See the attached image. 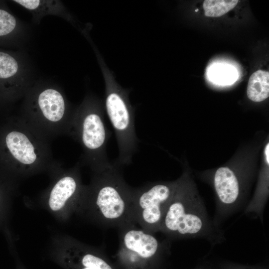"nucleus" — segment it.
<instances>
[{"instance_id": "4468645a", "label": "nucleus", "mask_w": 269, "mask_h": 269, "mask_svg": "<svg viewBox=\"0 0 269 269\" xmlns=\"http://www.w3.org/2000/svg\"><path fill=\"white\" fill-rule=\"evenodd\" d=\"M15 32L26 36V29L22 22L6 10L0 9V37Z\"/></svg>"}, {"instance_id": "1a4fd4ad", "label": "nucleus", "mask_w": 269, "mask_h": 269, "mask_svg": "<svg viewBox=\"0 0 269 269\" xmlns=\"http://www.w3.org/2000/svg\"><path fill=\"white\" fill-rule=\"evenodd\" d=\"M78 162L69 169H65L56 161L52 167L57 175L49 189L48 203L53 211H58L67 204L78 202L84 186L82 185Z\"/></svg>"}, {"instance_id": "f3484780", "label": "nucleus", "mask_w": 269, "mask_h": 269, "mask_svg": "<svg viewBox=\"0 0 269 269\" xmlns=\"http://www.w3.org/2000/svg\"><path fill=\"white\" fill-rule=\"evenodd\" d=\"M13 184L0 177V214L1 212L5 201L13 189Z\"/></svg>"}, {"instance_id": "2eb2a0df", "label": "nucleus", "mask_w": 269, "mask_h": 269, "mask_svg": "<svg viewBox=\"0 0 269 269\" xmlns=\"http://www.w3.org/2000/svg\"><path fill=\"white\" fill-rule=\"evenodd\" d=\"M238 0H205L203 7L206 16L219 17L234 8L237 4Z\"/></svg>"}, {"instance_id": "7ed1b4c3", "label": "nucleus", "mask_w": 269, "mask_h": 269, "mask_svg": "<svg viewBox=\"0 0 269 269\" xmlns=\"http://www.w3.org/2000/svg\"><path fill=\"white\" fill-rule=\"evenodd\" d=\"M159 232L170 239H205L212 246L225 240L223 230L210 218L202 200L184 177L166 209Z\"/></svg>"}, {"instance_id": "a211bd4d", "label": "nucleus", "mask_w": 269, "mask_h": 269, "mask_svg": "<svg viewBox=\"0 0 269 269\" xmlns=\"http://www.w3.org/2000/svg\"><path fill=\"white\" fill-rule=\"evenodd\" d=\"M226 269H264L262 268L255 266H248L239 265H230Z\"/></svg>"}, {"instance_id": "ddd939ff", "label": "nucleus", "mask_w": 269, "mask_h": 269, "mask_svg": "<svg viewBox=\"0 0 269 269\" xmlns=\"http://www.w3.org/2000/svg\"><path fill=\"white\" fill-rule=\"evenodd\" d=\"M247 96L255 102H260L269 96V73L259 70L250 77L247 89Z\"/></svg>"}, {"instance_id": "f8f14e48", "label": "nucleus", "mask_w": 269, "mask_h": 269, "mask_svg": "<svg viewBox=\"0 0 269 269\" xmlns=\"http://www.w3.org/2000/svg\"><path fill=\"white\" fill-rule=\"evenodd\" d=\"M14 2L28 10L34 23H39L45 16L53 15L69 19L62 2L53 0H14Z\"/></svg>"}, {"instance_id": "20e7f679", "label": "nucleus", "mask_w": 269, "mask_h": 269, "mask_svg": "<svg viewBox=\"0 0 269 269\" xmlns=\"http://www.w3.org/2000/svg\"><path fill=\"white\" fill-rule=\"evenodd\" d=\"M22 99L18 116L36 132L50 141L67 134L75 110L60 87L35 81Z\"/></svg>"}, {"instance_id": "dca6fc26", "label": "nucleus", "mask_w": 269, "mask_h": 269, "mask_svg": "<svg viewBox=\"0 0 269 269\" xmlns=\"http://www.w3.org/2000/svg\"><path fill=\"white\" fill-rule=\"evenodd\" d=\"M235 69L226 65H214L210 70L209 77L216 83L226 85L230 84L237 79Z\"/></svg>"}, {"instance_id": "9d476101", "label": "nucleus", "mask_w": 269, "mask_h": 269, "mask_svg": "<svg viewBox=\"0 0 269 269\" xmlns=\"http://www.w3.org/2000/svg\"><path fill=\"white\" fill-rule=\"evenodd\" d=\"M60 262L66 269H114L99 252L77 242L65 251Z\"/></svg>"}, {"instance_id": "f03ea898", "label": "nucleus", "mask_w": 269, "mask_h": 269, "mask_svg": "<svg viewBox=\"0 0 269 269\" xmlns=\"http://www.w3.org/2000/svg\"><path fill=\"white\" fill-rule=\"evenodd\" d=\"M122 168L114 163L93 172L89 185L83 187L79 200L94 219L106 227L119 230L136 224L133 211V188L124 180Z\"/></svg>"}, {"instance_id": "6ab92c4d", "label": "nucleus", "mask_w": 269, "mask_h": 269, "mask_svg": "<svg viewBox=\"0 0 269 269\" xmlns=\"http://www.w3.org/2000/svg\"><path fill=\"white\" fill-rule=\"evenodd\" d=\"M265 155L268 165L269 164V143H268L265 149Z\"/></svg>"}, {"instance_id": "6e6552de", "label": "nucleus", "mask_w": 269, "mask_h": 269, "mask_svg": "<svg viewBox=\"0 0 269 269\" xmlns=\"http://www.w3.org/2000/svg\"><path fill=\"white\" fill-rule=\"evenodd\" d=\"M119 230L117 256L127 269H149L152 263L170 247L168 241H160L152 233L135 226Z\"/></svg>"}, {"instance_id": "0eeeda50", "label": "nucleus", "mask_w": 269, "mask_h": 269, "mask_svg": "<svg viewBox=\"0 0 269 269\" xmlns=\"http://www.w3.org/2000/svg\"><path fill=\"white\" fill-rule=\"evenodd\" d=\"M124 92L110 89L107 93L105 108L114 128L119 155L114 162L123 167L132 162L139 142L135 129L134 113Z\"/></svg>"}, {"instance_id": "9b49d317", "label": "nucleus", "mask_w": 269, "mask_h": 269, "mask_svg": "<svg viewBox=\"0 0 269 269\" xmlns=\"http://www.w3.org/2000/svg\"><path fill=\"white\" fill-rule=\"evenodd\" d=\"M33 75L29 62L22 54L15 57L0 51V84L25 82Z\"/></svg>"}, {"instance_id": "f257e3e1", "label": "nucleus", "mask_w": 269, "mask_h": 269, "mask_svg": "<svg viewBox=\"0 0 269 269\" xmlns=\"http://www.w3.org/2000/svg\"><path fill=\"white\" fill-rule=\"evenodd\" d=\"M55 161L50 141L19 116L0 123V177L14 184L20 177L49 170Z\"/></svg>"}, {"instance_id": "39448f33", "label": "nucleus", "mask_w": 269, "mask_h": 269, "mask_svg": "<svg viewBox=\"0 0 269 269\" xmlns=\"http://www.w3.org/2000/svg\"><path fill=\"white\" fill-rule=\"evenodd\" d=\"M100 105L87 97L75 110L67 134L77 141L83 153L80 165L89 166L93 172L110 166L107 145L111 133L106 127Z\"/></svg>"}, {"instance_id": "423d86ee", "label": "nucleus", "mask_w": 269, "mask_h": 269, "mask_svg": "<svg viewBox=\"0 0 269 269\" xmlns=\"http://www.w3.org/2000/svg\"><path fill=\"white\" fill-rule=\"evenodd\" d=\"M183 177L172 182H157L133 188L132 200L135 222L144 231L159 232L166 209Z\"/></svg>"}]
</instances>
